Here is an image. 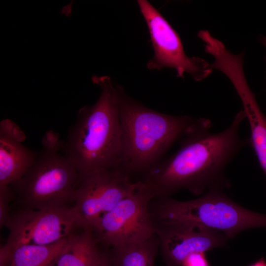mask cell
Masks as SVG:
<instances>
[{"instance_id":"6da1fadb","label":"cell","mask_w":266,"mask_h":266,"mask_svg":"<svg viewBox=\"0 0 266 266\" xmlns=\"http://www.w3.org/2000/svg\"><path fill=\"white\" fill-rule=\"evenodd\" d=\"M244 119L241 110L230 126L220 132H210L211 121L207 118L188 132L174 154L145 173L143 181L155 198L170 197L182 190L199 196L213 188L230 187L225 169L249 144L248 138L243 139L239 133Z\"/></svg>"},{"instance_id":"7a4b0ae2","label":"cell","mask_w":266,"mask_h":266,"mask_svg":"<svg viewBox=\"0 0 266 266\" xmlns=\"http://www.w3.org/2000/svg\"><path fill=\"white\" fill-rule=\"evenodd\" d=\"M92 81L100 88V97L94 104L79 109L63 141V151L79 177L122 164L119 85L107 76L93 75Z\"/></svg>"},{"instance_id":"3957f363","label":"cell","mask_w":266,"mask_h":266,"mask_svg":"<svg viewBox=\"0 0 266 266\" xmlns=\"http://www.w3.org/2000/svg\"><path fill=\"white\" fill-rule=\"evenodd\" d=\"M119 99L121 167L129 175L146 173L176 140L183 138L203 119L155 111L130 97L119 85Z\"/></svg>"},{"instance_id":"277c9868","label":"cell","mask_w":266,"mask_h":266,"mask_svg":"<svg viewBox=\"0 0 266 266\" xmlns=\"http://www.w3.org/2000/svg\"><path fill=\"white\" fill-rule=\"evenodd\" d=\"M26 173L10 186L25 208L44 209L73 203L79 173L63 151V141L50 130Z\"/></svg>"},{"instance_id":"5b68a950","label":"cell","mask_w":266,"mask_h":266,"mask_svg":"<svg viewBox=\"0 0 266 266\" xmlns=\"http://www.w3.org/2000/svg\"><path fill=\"white\" fill-rule=\"evenodd\" d=\"M223 188H212L189 200L170 197L153 198L149 205L155 223H197L232 238L242 231L266 228V214L252 211L230 198Z\"/></svg>"},{"instance_id":"8992f818","label":"cell","mask_w":266,"mask_h":266,"mask_svg":"<svg viewBox=\"0 0 266 266\" xmlns=\"http://www.w3.org/2000/svg\"><path fill=\"white\" fill-rule=\"evenodd\" d=\"M155 198L149 186L138 181L135 189L100 220L93 230L98 243L113 246L146 240L155 234L149 205Z\"/></svg>"},{"instance_id":"52a82bcc","label":"cell","mask_w":266,"mask_h":266,"mask_svg":"<svg viewBox=\"0 0 266 266\" xmlns=\"http://www.w3.org/2000/svg\"><path fill=\"white\" fill-rule=\"evenodd\" d=\"M121 167L80 177L72 208L80 227L93 231L101 218L136 188Z\"/></svg>"},{"instance_id":"ba28073f","label":"cell","mask_w":266,"mask_h":266,"mask_svg":"<svg viewBox=\"0 0 266 266\" xmlns=\"http://www.w3.org/2000/svg\"><path fill=\"white\" fill-rule=\"evenodd\" d=\"M5 226L9 234L0 247V256L22 245L53 244L81 229L72 205L44 209L25 208L10 215Z\"/></svg>"},{"instance_id":"9c48e42d","label":"cell","mask_w":266,"mask_h":266,"mask_svg":"<svg viewBox=\"0 0 266 266\" xmlns=\"http://www.w3.org/2000/svg\"><path fill=\"white\" fill-rule=\"evenodd\" d=\"M150 34L154 55L148 62L149 69H174L177 76L185 73L196 81H201L213 71L211 64L201 58L189 57L185 53L179 36L161 14L148 1L137 0Z\"/></svg>"},{"instance_id":"30bf717a","label":"cell","mask_w":266,"mask_h":266,"mask_svg":"<svg viewBox=\"0 0 266 266\" xmlns=\"http://www.w3.org/2000/svg\"><path fill=\"white\" fill-rule=\"evenodd\" d=\"M159 248L166 266H182L191 254L224 247L223 233L197 223H155Z\"/></svg>"},{"instance_id":"8fae6325","label":"cell","mask_w":266,"mask_h":266,"mask_svg":"<svg viewBox=\"0 0 266 266\" xmlns=\"http://www.w3.org/2000/svg\"><path fill=\"white\" fill-rule=\"evenodd\" d=\"M218 69L229 79L240 100L250 127L249 144L266 176V116L262 111L246 80L244 57L238 55L227 56L220 62Z\"/></svg>"},{"instance_id":"7c38bea8","label":"cell","mask_w":266,"mask_h":266,"mask_svg":"<svg viewBox=\"0 0 266 266\" xmlns=\"http://www.w3.org/2000/svg\"><path fill=\"white\" fill-rule=\"evenodd\" d=\"M24 132L13 121L0 123V186L19 180L33 164L37 153L24 145Z\"/></svg>"},{"instance_id":"4fadbf2b","label":"cell","mask_w":266,"mask_h":266,"mask_svg":"<svg viewBox=\"0 0 266 266\" xmlns=\"http://www.w3.org/2000/svg\"><path fill=\"white\" fill-rule=\"evenodd\" d=\"M68 237L48 245L25 244L16 247L7 255L0 256V266H53L66 246Z\"/></svg>"},{"instance_id":"5bb4252c","label":"cell","mask_w":266,"mask_h":266,"mask_svg":"<svg viewBox=\"0 0 266 266\" xmlns=\"http://www.w3.org/2000/svg\"><path fill=\"white\" fill-rule=\"evenodd\" d=\"M93 231L82 229L68 238L67 243L53 266H94L100 251Z\"/></svg>"},{"instance_id":"9a60e30c","label":"cell","mask_w":266,"mask_h":266,"mask_svg":"<svg viewBox=\"0 0 266 266\" xmlns=\"http://www.w3.org/2000/svg\"><path fill=\"white\" fill-rule=\"evenodd\" d=\"M111 247L109 257L112 266H154L159 250L156 234L144 241Z\"/></svg>"},{"instance_id":"2e32d148","label":"cell","mask_w":266,"mask_h":266,"mask_svg":"<svg viewBox=\"0 0 266 266\" xmlns=\"http://www.w3.org/2000/svg\"><path fill=\"white\" fill-rule=\"evenodd\" d=\"M14 192L10 186H0V225L5 226L10 214L9 203L13 196Z\"/></svg>"},{"instance_id":"e0dca14e","label":"cell","mask_w":266,"mask_h":266,"mask_svg":"<svg viewBox=\"0 0 266 266\" xmlns=\"http://www.w3.org/2000/svg\"><path fill=\"white\" fill-rule=\"evenodd\" d=\"M182 266H209L205 252L195 253L189 255Z\"/></svg>"},{"instance_id":"ac0fdd59","label":"cell","mask_w":266,"mask_h":266,"mask_svg":"<svg viewBox=\"0 0 266 266\" xmlns=\"http://www.w3.org/2000/svg\"><path fill=\"white\" fill-rule=\"evenodd\" d=\"M94 266H112L109 255L100 252Z\"/></svg>"},{"instance_id":"d6986e66","label":"cell","mask_w":266,"mask_h":266,"mask_svg":"<svg viewBox=\"0 0 266 266\" xmlns=\"http://www.w3.org/2000/svg\"><path fill=\"white\" fill-rule=\"evenodd\" d=\"M249 266H266V261L264 258H261L258 261Z\"/></svg>"},{"instance_id":"ffe728a7","label":"cell","mask_w":266,"mask_h":266,"mask_svg":"<svg viewBox=\"0 0 266 266\" xmlns=\"http://www.w3.org/2000/svg\"><path fill=\"white\" fill-rule=\"evenodd\" d=\"M260 41L261 44L265 47L266 48V36L262 35L260 37Z\"/></svg>"},{"instance_id":"44dd1931","label":"cell","mask_w":266,"mask_h":266,"mask_svg":"<svg viewBox=\"0 0 266 266\" xmlns=\"http://www.w3.org/2000/svg\"></svg>"}]
</instances>
